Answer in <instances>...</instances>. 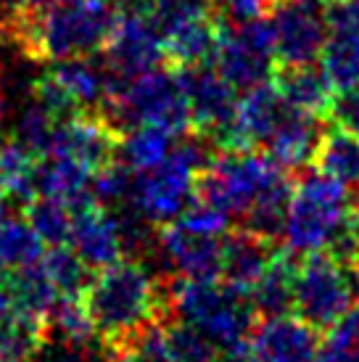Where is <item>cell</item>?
I'll use <instances>...</instances> for the list:
<instances>
[{"label": "cell", "mask_w": 359, "mask_h": 362, "mask_svg": "<svg viewBox=\"0 0 359 362\" xmlns=\"http://www.w3.org/2000/svg\"><path fill=\"white\" fill-rule=\"evenodd\" d=\"M82 299L95 336L111 360L148 328L172 320L170 283L153 275L138 257H122L95 272Z\"/></svg>", "instance_id": "cell-1"}, {"label": "cell", "mask_w": 359, "mask_h": 362, "mask_svg": "<svg viewBox=\"0 0 359 362\" xmlns=\"http://www.w3.org/2000/svg\"><path fill=\"white\" fill-rule=\"evenodd\" d=\"M119 8L109 0H69L59 8L32 13L16 3L11 45L35 61H64L103 51Z\"/></svg>", "instance_id": "cell-2"}, {"label": "cell", "mask_w": 359, "mask_h": 362, "mask_svg": "<svg viewBox=\"0 0 359 362\" xmlns=\"http://www.w3.org/2000/svg\"><path fill=\"white\" fill-rule=\"evenodd\" d=\"M170 293L172 317L196 325L217 349L249 339L259 322L251 293L222 278H175Z\"/></svg>", "instance_id": "cell-3"}, {"label": "cell", "mask_w": 359, "mask_h": 362, "mask_svg": "<svg viewBox=\"0 0 359 362\" xmlns=\"http://www.w3.org/2000/svg\"><path fill=\"white\" fill-rule=\"evenodd\" d=\"M354 191L336 177L307 167L299 180H293L286 217V249L293 254H310L328 249L349 228L354 211Z\"/></svg>", "instance_id": "cell-4"}, {"label": "cell", "mask_w": 359, "mask_h": 362, "mask_svg": "<svg viewBox=\"0 0 359 362\" xmlns=\"http://www.w3.org/2000/svg\"><path fill=\"white\" fill-rule=\"evenodd\" d=\"M106 119L119 132H127L135 124H153L182 138L193 130L188 93L180 77V69L156 66L132 77L119 93H114L103 106Z\"/></svg>", "instance_id": "cell-5"}, {"label": "cell", "mask_w": 359, "mask_h": 362, "mask_svg": "<svg viewBox=\"0 0 359 362\" xmlns=\"http://www.w3.org/2000/svg\"><path fill=\"white\" fill-rule=\"evenodd\" d=\"M290 175L267 151L220 148L196 177V199L211 204L228 217H243L272 182Z\"/></svg>", "instance_id": "cell-6"}, {"label": "cell", "mask_w": 359, "mask_h": 362, "mask_svg": "<svg viewBox=\"0 0 359 362\" xmlns=\"http://www.w3.org/2000/svg\"><path fill=\"white\" fill-rule=\"evenodd\" d=\"M359 288L351 272L325 249L299 257L293 312L314 325L319 333L330 331L354 307Z\"/></svg>", "instance_id": "cell-7"}, {"label": "cell", "mask_w": 359, "mask_h": 362, "mask_svg": "<svg viewBox=\"0 0 359 362\" xmlns=\"http://www.w3.org/2000/svg\"><path fill=\"white\" fill-rule=\"evenodd\" d=\"M211 64L235 90H251L257 85L272 82L278 66L272 21L254 19L243 24H225Z\"/></svg>", "instance_id": "cell-8"}, {"label": "cell", "mask_w": 359, "mask_h": 362, "mask_svg": "<svg viewBox=\"0 0 359 362\" xmlns=\"http://www.w3.org/2000/svg\"><path fill=\"white\" fill-rule=\"evenodd\" d=\"M103 64L111 71V93H119L132 77L151 71L167 61L164 37L146 8H119L114 30L103 45Z\"/></svg>", "instance_id": "cell-9"}, {"label": "cell", "mask_w": 359, "mask_h": 362, "mask_svg": "<svg viewBox=\"0 0 359 362\" xmlns=\"http://www.w3.org/2000/svg\"><path fill=\"white\" fill-rule=\"evenodd\" d=\"M180 77L188 93L193 132L209 138L217 148H228L235 106H238V90L222 77L214 64L180 69Z\"/></svg>", "instance_id": "cell-10"}, {"label": "cell", "mask_w": 359, "mask_h": 362, "mask_svg": "<svg viewBox=\"0 0 359 362\" xmlns=\"http://www.w3.org/2000/svg\"><path fill=\"white\" fill-rule=\"evenodd\" d=\"M278 64H314L328 37L322 8L312 0H283L272 8Z\"/></svg>", "instance_id": "cell-11"}, {"label": "cell", "mask_w": 359, "mask_h": 362, "mask_svg": "<svg viewBox=\"0 0 359 362\" xmlns=\"http://www.w3.org/2000/svg\"><path fill=\"white\" fill-rule=\"evenodd\" d=\"M177 278H220L222 235L190 230L180 220L159 228L156 254Z\"/></svg>", "instance_id": "cell-12"}, {"label": "cell", "mask_w": 359, "mask_h": 362, "mask_svg": "<svg viewBox=\"0 0 359 362\" xmlns=\"http://www.w3.org/2000/svg\"><path fill=\"white\" fill-rule=\"evenodd\" d=\"M257 362H317L322 336L296 312L261 317L251 331Z\"/></svg>", "instance_id": "cell-13"}, {"label": "cell", "mask_w": 359, "mask_h": 362, "mask_svg": "<svg viewBox=\"0 0 359 362\" xmlns=\"http://www.w3.org/2000/svg\"><path fill=\"white\" fill-rule=\"evenodd\" d=\"M69 246L93 272L119 262L124 257V243L114 211L95 202L71 209Z\"/></svg>", "instance_id": "cell-14"}, {"label": "cell", "mask_w": 359, "mask_h": 362, "mask_svg": "<svg viewBox=\"0 0 359 362\" xmlns=\"http://www.w3.org/2000/svg\"><path fill=\"white\" fill-rule=\"evenodd\" d=\"M288 103L272 82L257 85L251 90H243L235 106V119L230 130L228 148H259L267 143L278 122L286 117Z\"/></svg>", "instance_id": "cell-15"}, {"label": "cell", "mask_w": 359, "mask_h": 362, "mask_svg": "<svg viewBox=\"0 0 359 362\" xmlns=\"http://www.w3.org/2000/svg\"><path fill=\"white\" fill-rule=\"evenodd\" d=\"M275 252H278V243L243 225L235 230H228L222 235L220 278L251 293L254 283L259 281V275Z\"/></svg>", "instance_id": "cell-16"}, {"label": "cell", "mask_w": 359, "mask_h": 362, "mask_svg": "<svg viewBox=\"0 0 359 362\" xmlns=\"http://www.w3.org/2000/svg\"><path fill=\"white\" fill-rule=\"evenodd\" d=\"M222 32H225V21L220 19V13L211 6V11L180 24L177 30H172L170 35H164L167 64H172L175 69L211 64L214 53L220 48Z\"/></svg>", "instance_id": "cell-17"}, {"label": "cell", "mask_w": 359, "mask_h": 362, "mask_svg": "<svg viewBox=\"0 0 359 362\" xmlns=\"http://www.w3.org/2000/svg\"><path fill=\"white\" fill-rule=\"evenodd\" d=\"M319 135H322L319 117L288 106L286 117L278 122V127L272 130V135L264 143V148L283 170H307V167H312V156L317 151Z\"/></svg>", "instance_id": "cell-18"}, {"label": "cell", "mask_w": 359, "mask_h": 362, "mask_svg": "<svg viewBox=\"0 0 359 362\" xmlns=\"http://www.w3.org/2000/svg\"><path fill=\"white\" fill-rule=\"evenodd\" d=\"M272 85L278 88L283 101L290 109L314 114L319 119H325L330 101L336 95L322 66H317V61L314 64H278L272 74Z\"/></svg>", "instance_id": "cell-19"}, {"label": "cell", "mask_w": 359, "mask_h": 362, "mask_svg": "<svg viewBox=\"0 0 359 362\" xmlns=\"http://www.w3.org/2000/svg\"><path fill=\"white\" fill-rule=\"evenodd\" d=\"M296 270H299V254H293L290 249H278L272 254L259 281L251 288V302L259 312V317L293 312Z\"/></svg>", "instance_id": "cell-20"}, {"label": "cell", "mask_w": 359, "mask_h": 362, "mask_svg": "<svg viewBox=\"0 0 359 362\" xmlns=\"http://www.w3.org/2000/svg\"><path fill=\"white\" fill-rule=\"evenodd\" d=\"M93 170L71 156H42L37 164V196L59 199L71 209H80L85 204H93L90 193Z\"/></svg>", "instance_id": "cell-21"}, {"label": "cell", "mask_w": 359, "mask_h": 362, "mask_svg": "<svg viewBox=\"0 0 359 362\" xmlns=\"http://www.w3.org/2000/svg\"><path fill=\"white\" fill-rule=\"evenodd\" d=\"M312 170L336 177L349 188H359V132L339 124L322 130L317 151L312 156Z\"/></svg>", "instance_id": "cell-22"}, {"label": "cell", "mask_w": 359, "mask_h": 362, "mask_svg": "<svg viewBox=\"0 0 359 362\" xmlns=\"http://www.w3.org/2000/svg\"><path fill=\"white\" fill-rule=\"evenodd\" d=\"M48 339L45 317L11 304L0 317V362H27Z\"/></svg>", "instance_id": "cell-23"}, {"label": "cell", "mask_w": 359, "mask_h": 362, "mask_svg": "<svg viewBox=\"0 0 359 362\" xmlns=\"http://www.w3.org/2000/svg\"><path fill=\"white\" fill-rule=\"evenodd\" d=\"M177 135L153 127V124H135L127 132H122L117 159L127 164L132 172H148L159 167L175 148Z\"/></svg>", "instance_id": "cell-24"}, {"label": "cell", "mask_w": 359, "mask_h": 362, "mask_svg": "<svg viewBox=\"0 0 359 362\" xmlns=\"http://www.w3.org/2000/svg\"><path fill=\"white\" fill-rule=\"evenodd\" d=\"M37 164L40 156L32 153L16 135L0 138V172L11 202L27 206L37 196Z\"/></svg>", "instance_id": "cell-25"}, {"label": "cell", "mask_w": 359, "mask_h": 362, "mask_svg": "<svg viewBox=\"0 0 359 362\" xmlns=\"http://www.w3.org/2000/svg\"><path fill=\"white\" fill-rule=\"evenodd\" d=\"M319 66L333 90H349L359 85V32H328L319 51Z\"/></svg>", "instance_id": "cell-26"}, {"label": "cell", "mask_w": 359, "mask_h": 362, "mask_svg": "<svg viewBox=\"0 0 359 362\" xmlns=\"http://www.w3.org/2000/svg\"><path fill=\"white\" fill-rule=\"evenodd\" d=\"M45 241L27 217H0V270L13 272L42 259Z\"/></svg>", "instance_id": "cell-27"}, {"label": "cell", "mask_w": 359, "mask_h": 362, "mask_svg": "<svg viewBox=\"0 0 359 362\" xmlns=\"http://www.w3.org/2000/svg\"><path fill=\"white\" fill-rule=\"evenodd\" d=\"M8 291H11V304H16L21 310H30L35 315L45 317L50 307L56 304L61 293L48 278V272L42 267V259L21 267V270L8 272Z\"/></svg>", "instance_id": "cell-28"}, {"label": "cell", "mask_w": 359, "mask_h": 362, "mask_svg": "<svg viewBox=\"0 0 359 362\" xmlns=\"http://www.w3.org/2000/svg\"><path fill=\"white\" fill-rule=\"evenodd\" d=\"M64 117H59L56 111L50 109L48 103L40 101L37 95H32V101L21 109L19 122H16V138H19L32 153L37 156H48L56 141V132Z\"/></svg>", "instance_id": "cell-29"}, {"label": "cell", "mask_w": 359, "mask_h": 362, "mask_svg": "<svg viewBox=\"0 0 359 362\" xmlns=\"http://www.w3.org/2000/svg\"><path fill=\"white\" fill-rule=\"evenodd\" d=\"M24 217H27V222L35 228V233L45 241V246L69 243L71 206H66L64 202L50 199V196H35V199L24 206Z\"/></svg>", "instance_id": "cell-30"}, {"label": "cell", "mask_w": 359, "mask_h": 362, "mask_svg": "<svg viewBox=\"0 0 359 362\" xmlns=\"http://www.w3.org/2000/svg\"><path fill=\"white\" fill-rule=\"evenodd\" d=\"M42 267L53 286L59 288V293H82L88 288L90 272H93L66 243L50 246L48 252L42 254Z\"/></svg>", "instance_id": "cell-31"}, {"label": "cell", "mask_w": 359, "mask_h": 362, "mask_svg": "<svg viewBox=\"0 0 359 362\" xmlns=\"http://www.w3.org/2000/svg\"><path fill=\"white\" fill-rule=\"evenodd\" d=\"M164 339L175 362H217V346L206 333L182 320L164 322Z\"/></svg>", "instance_id": "cell-32"}, {"label": "cell", "mask_w": 359, "mask_h": 362, "mask_svg": "<svg viewBox=\"0 0 359 362\" xmlns=\"http://www.w3.org/2000/svg\"><path fill=\"white\" fill-rule=\"evenodd\" d=\"M206 11H211L209 0H148L146 3V13L156 24L161 37L170 35L172 30H177L180 24L206 13Z\"/></svg>", "instance_id": "cell-33"}, {"label": "cell", "mask_w": 359, "mask_h": 362, "mask_svg": "<svg viewBox=\"0 0 359 362\" xmlns=\"http://www.w3.org/2000/svg\"><path fill=\"white\" fill-rule=\"evenodd\" d=\"M111 362H175L170 346H167V339H164V325L148 328Z\"/></svg>", "instance_id": "cell-34"}, {"label": "cell", "mask_w": 359, "mask_h": 362, "mask_svg": "<svg viewBox=\"0 0 359 362\" xmlns=\"http://www.w3.org/2000/svg\"><path fill=\"white\" fill-rule=\"evenodd\" d=\"M214 11L225 24H243V21L264 19L272 13V0H214Z\"/></svg>", "instance_id": "cell-35"}, {"label": "cell", "mask_w": 359, "mask_h": 362, "mask_svg": "<svg viewBox=\"0 0 359 362\" xmlns=\"http://www.w3.org/2000/svg\"><path fill=\"white\" fill-rule=\"evenodd\" d=\"M319 8L328 32H359V0H322Z\"/></svg>", "instance_id": "cell-36"}, {"label": "cell", "mask_w": 359, "mask_h": 362, "mask_svg": "<svg viewBox=\"0 0 359 362\" xmlns=\"http://www.w3.org/2000/svg\"><path fill=\"white\" fill-rule=\"evenodd\" d=\"M325 119L330 124H339V127H346L351 132H359V85L357 88H349V90H339L333 95Z\"/></svg>", "instance_id": "cell-37"}, {"label": "cell", "mask_w": 359, "mask_h": 362, "mask_svg": "<svg viewBox=\"0 0 359 362\" xmlns=\"http://www.w3.org/2000/svg\"><path fill=\"white\" fill-rule=\"evenodd\" d=\"M24 11H32V13H42V11H50V8H59L64 3H69V0H16Z\"/></svg>", "instance_id": "cell-38"}, {"label": "cell", "mask_w": 359, "mask_h": 362, "mask_svg": "<svg viewBox=\"0 0 359 362\" xmlns=\"http://www.w3.org/2000/svg\"><path fill=\"white\" fill-rule=\"evenodd\" d=\"M11 307V291H8V272L0 270V317L8 312Z\"/></svg>", "instance_id": "cell-39"}, {"label": "cell", "mask_w": 359, "mask_h": 362, "mask_svg": "<svg viewBox=\"0 0 359 362\" xmlns=\"http://www.w3.org/2000/svg\"><path fill=\"white\" fill-rule=\"evenodd\" d=\"M6 204H8V193H6V180H3V172H0V217L6 211Z\"/></svg>", "instance_id": "cell-40"}, {"label": "cell", "mask_w": 359, "mask_h": 362, "mask_svg": "<svg viewBox=\"0 0 359 362\" xmlns=\"http://www.w3.org/2000/svg\"><path fill=\"white\" fill-rule=\"evenodd\" d=\"M117 3H119V8H146L148 0H117Z\"/></svg>", "instance_id": "cell-41"}, {"label": "cell", "mask_w": 359, "mask_h": 362, "mask_svg": "<svg viewBox=\"0 0 359 362\" xmlns=\"http://www.w3.org/2000/svg\"><path fill=\"white\" fill-rule=\"evenodd\" d=\"M6 111H8V98H6V88L0 85V122L6 119Z\"/></svg>", "instance_id": "cell-42"}, {"label": "cell", "mask_w": 359, "mask_h": 362, "mask_svg": "<svg viewBox=\"0 0 359 362\" xmlns=\"http://www.w3.org/2000/svg\"><path fill=\"white\" fill-rule=\"evenodd\" d=\"M351 230H354V235L359 238V202L354 204V211H351Z\"/></svg>", "instance_id": "cell-43"}, {"label": "cell", "mask_w": 359, "mask_h": 362, "mask_svg": "<svg viewBox=\"0 0 359 362\" xmlns=\"http://www.w3.org/2000/svg\"><path fill=\"white\" fill-rule=\"evenodd\" d=\"M278 3H283V0H272V6H278Z\"/></svg>", "instance_id": "cell-44"}]
</instances>
